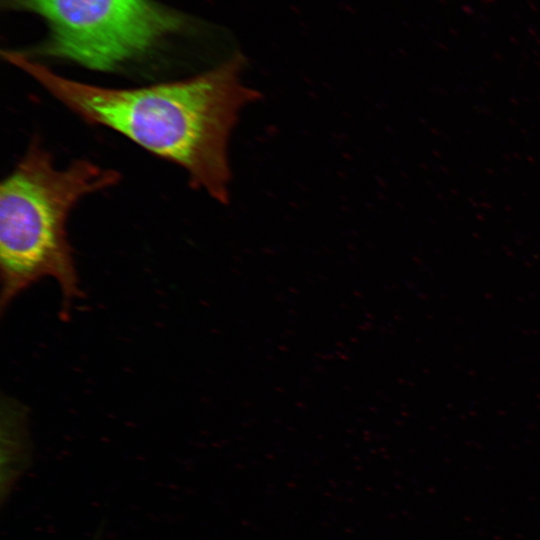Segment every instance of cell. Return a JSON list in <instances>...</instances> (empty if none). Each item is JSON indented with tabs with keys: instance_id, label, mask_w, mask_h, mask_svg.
<instances>
[{
	"instance_id": "obj_1",
	"label": "cell",
	"mask_w": 540,
	"mask_h": 540,
	"mask_svg": "<svg viewBox=\"0 0 540 540\" xmlns=\"http://www.w3.org/2000/svg\"><path fill=\"white\" fill-rule=\"evenodd\" d=\"M6 59L85 122L179 165L193 188L229 202V140L243 108L260 97L243 82L240 56L194 77L137 88L68 79L22 53H7Z\"/></svg>"
},
{
	"instance_id": "obj_2",
	"label": "cell",
	"mask_w": 540,
	"mask_h": 540,
	"mask_svg": "<svg viewBox=\"0 0 540 540\" xmlns=\"http://www.w3.org/2000/svg\"><path fill=\"white\" fill-rule=\"evenodd\" d=\"M119 180L118 171L88 159L58 168L39 139L30 142L0 186L1 310L52 278L62 294V316H68L82 294L66 229L69 213L83 197Z\"/></svg>"
},
{
	"instance_id": "obj_3",
	"label": "cell",
	"mask_w": 540,
	"mask_h": 540,
	"mask_svg": "<svg viewBox=\"0 0 540 540\" xmlns=\"http://www.w3.org/2000/svg\"><path fill=\"white\" fill-rule=\"evenodd\" d=\"M50 27L41 54L96 71H114L150 52L183 25L150 0H12Z\"/></svg>"
}]
</instances>
